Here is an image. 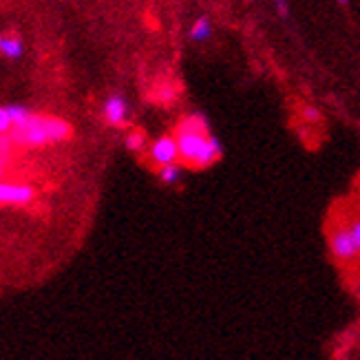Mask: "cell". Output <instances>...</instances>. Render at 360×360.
<instances>
[{
    "mask_svg": "<svg viewBox=\"0 0 360 360\" xmlns=\"http://www.w3.org/2000/svg\"><path fill=\"white\" fill-rule=\"evenodd\" d=\"M13 148H15L13 137L9 133H0V160L9 162L13 155Z\"/></svg>",
    "mask_w": 360,
    "mask_h": 360,
    "instance_id": "30bf717a",
    "label": "cell"
},
{
    "mask_svg": "<svg viewBox=\"0 0 360 360\" xmlns=\"http://www.w3.org/2000/svg\"><path fill=\"white\" fill-rule=\"evenodd\" d=\"M210 36H212V22H210V18H206V15L197 18L193 22L191 31H188L191 42H206V40H210Z\"/></svg>",
    "mask_w": 360,
    "mask_h": 360,
    "instance_id": "52a82bcc",
    "label": "cell"
},
{
    "mask_svg": "<svg viewBox=\"0 0 360 360\" xmlns=\"http://www.w3.org/2000/svg\"><path fill=\"white\" fill-rule=\"evenodd\" d=\"M347 228H349L352 237H354V241H356V248H358V252H360V217L352 219V221L347 224Z\"/></svg>",
    "mask_w": 360,
    "mask_h": 360,
    "instance_id": "9a60e30c",
    "label": "cell"
},
{
    "mask_svg": "<svg viewBox=\"0 0 360 360\" xmlns=\"http://www.w3.org/2000/svg\"><path fill=\"white\" fill-rule=\"evenodd\" d=\"M0 40H3V36H0Z\"/></svg>",
    "mask_w": 360,
    "mask_h": 360,
    "instance_id": "d6986e66",
    "label": "cell"
},
{
    "mask_svg": "<svg viewBox=\"0 0 360 360\" xmlns=\"http://www.w3.org/2000/svg\"><path fill=\"white\" fill-rule=\"evenodd\" d=\"M150 160L164 166L170 162H179V144H177V137L175 135H164L160 139H155L153 146H150Z\"/></svg>",
    "mask_w": 360,
    "mask_h": 360,
    "instance_id": "277c9868",
    "label": "cell"
},
{
    "mask_svg": "<svg viewBox=\"0 0 360 360\" xmlns=\"http://www.w3.org/2000/svg\"><path fill=\"white\" fill-rule=\"evenodd\" d=\"M5 170H7V162H5V160H0V179L5 177Z\"/></svg>",
    "mask_w": 360,
    "mask_h": 360,
    "instance_id": "e0dca14e",
    "label": "cell"
},
{
    "mask_svg": "<svg viewBox=\"0 0 360 360\" xmlns=\"http://www.w3.org/2000/svg\"><path fill=\"white\" fill-rule=\"evenodd\" d=\"M175 137L179 144V158L188 168H208L221 158V142L210 135L206 117L199 113L181 117Z\"/></svg>",
    "mask_w": 360,
    "mask_h": 360,
    "instance_id": "6da1fadb",
    "label": "cell"
},
{
    "mask_svg": "<svg viewBox=\"0 0 360 360\" xmlns=\"http://www.w3.org/2000/svg\"><path fill=\"white\" fill-rule=\"evenodd\" d=\"M7 111H9L13 124H20V122H25V120H29L31 115H34V113H31L29 108H25V106H7Z\"/></svg>",
    "mask_w": 360,
    "mask_h": 360,
    "instance_id": "8fae6325",
    "label": "cell"
},
{
    "mask_svg": "<svg viewBox=\"0 0 360 360\" xmlns=\"http://www.w3.org/2000/svg\"><path fill=\"white\" fill-rule=\"evenodd\" d=\"M34 201V191L22 184H3L0 181V203L7 206H25Z\"/></svg>",
    "mask_w": 360,
    "mask_h": 360,
    "instance_id": "5b68a950",
    "label": "cell"
},
{
    "mask_svg": "<svg viewBox=\"0 0 360 360\" xmlns=\"http://www.w3.org/2000/svg\"><path fill=\"white\" fill-rule=\"evenodd\" d=\"M104 117L111 127H124L129 120V104L122 96H111L104 102Z\"/></svg>",
    "mask_w": 360,
    "mask_h": 360,
    "instance_id": "8992f818",
    "label": "cell"
},
{
    "mask_svg": "<svg viewBox=\"0 0 360 360\" xmlns=\"http://www.w3.org/2000/svg\"><path fill=\"white\" fill-rule=\"evenodd\" d=\"M272 7L276 9L281 18H288L290 15V0H272Z\"/></svg>",
    "mask_w": 360,
    "mask_h": 360,
    "instance_id": "2e32d148",
    "label": "cell"
},
{
    "mask_svg": "<svg viewBox=\"0 0 360 360\" xmlns=\"http://www.w3.org/2000/svg\"><path fill=\"white\" fill-rule=\"evenodd\" d=\"M336 3H338V5H347V3H349V0H336Z\"/></svg>",
    "mask_w": 360,
    "mask_h": 360,
    "instance_id": "ac0fdd59",
    "label": "cell"
},
{
    "mask_svg": "<svg viewBox=\"0 0 360 360\" xmlns=\"http://www.w3.org/2000/svg\"><path fill=\"white\" fill-rule=\"evenodd\" d=\"M9 135L15 144L22 146H42L49 142H62L71 137L69 122L60 117H46V115H31L29 120L13 124Z\"/></svg>",
    "mask_w": 360,
    "mask_h": 360,
    "instance_id": "7a4b0ae2",
    "label": "cell"
},
{
    "mask_svg": "<svg viewBox=\"0 0 360 360\" xmlns=\"http://www.w3.org/2000/svg\"><path fill=\"white\" fill-rule=\"evenodd\" d=\"M303 120L309 122V124H319L323 120V115H321V111L316 106H305L303 108Z\"/></svg>",
    "mask_w": 360,
    "mask_h": 360,
    "instance_id": "4fadbf2b",
    "label": "cell"
},
{
    "mask_svg": "<svg viewBox=\"0 0 360 360\" xmlns=\"http://www.w3.org/2000/svg\"><path fill=\"white\" fill-rule=\"evenodd\" d=\"M330 250H332V257L338 263H342V265H352V263H356L360 259V252H358L356 241L352 237L347 224L332 230V234H330Z\"/></svg>",
    "mask_w": 360,
    "mask_h": 360,
    "instance_id": "3957f363",
    "label": "cell"
},
{
    "mask_svg": "<svg viewBox=\"0 0 360 360\" xmlns=\"http://www.w3.org/2000/svg\"><path fill=\"white\" fill-rule=\"evenodd\" d=\"M0 51H3L7 58H20L22 56V42H20V38H15V36L3 38V40H0Z\"/></svg>",
    "mask_w": 360,
    "mask_h": 360,
    "instance_id": "ba28073f",
    "label": "cell"
},
{
    "mask_svg": "<svg viewBox=\"0 0 360 360\" xmlns=\"http://www.w3.org/2000/svg\"><path fill=\"white\" fill-rule=\"evenodd\" d=\"M179 177H181V164L170 162V164L160 166V179H162L164 184H177Z\"/></svg>",
    "mask_w": 360,
    "mask_h": 360,
    "instance_id": "9c48e42d",
    "label": "cell"
},
{
    "mask_svg": "<svg viewBox=\"0 0 360 360\" xmlns=\"http://www.w3.org/2000/svg\"><path fill=\"white\" fill-rule=\"evenodd\" d=\"M144 144H146V137H144V133H139V131H135V133H131V135L127 137V146H129L131 150H142Z\"/></svg>",
    "mask_w": 360,
    "mask_h": 360,
    "instance_id": "7c38bea8",
    "label": "cell"
},
{
    "mask_svg": "<svg viewBox=\"0 0 360 360\" xmlns=\"http://www.w3.org/2000/svg\"><path fill=\"white\" fill-rule=\"evenodd\" d=\"M11 127H13V122H11V115L7 111V106L0 108V133H9Z\"/></svg>",
    "mask_w": 360,
    "mask_h": 360,
    "instance_id": "5bb4252c",
    "label": "cell"
}]
</instances>
